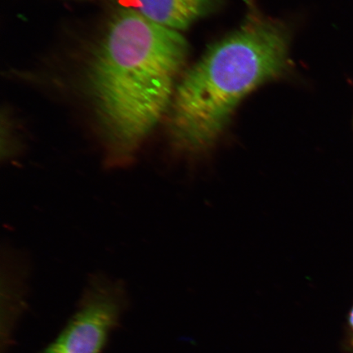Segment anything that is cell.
Instances as JSON below:
<instances>
[{"label": "cell", "instance_id": "3957f363", "mask_svg": "<svg viewBox=\"0 0 353 353\" xmlns=\"http://www.w3.org/2000/svg\"><path fill=\"white\" fill-rule=\"evenodd\" d=\"M126 303L123 282L92 276L76 312L42 353H103Z\"/></svg>", "mask_w": 353, "mask_h": 353}, {"label": "cell", "instance_id": "277c9868", "mask_svg": "<svg viewBox=\"0 0 353 353\" xmlns=\"http://www.w3.org/2000/svg\"><path fill=\"white\" fill-rule=\"evenodd\" d=\"M217 0H136L145 19L171 30H183L208 15Z\"/></svg>", "mask_w": 353, "mask_h": 353}, {"label": "cell", "instance_id": "5b68a950", "mask_svg": "<svg viewBox=\"0 0 353 353\" xmlns=\"http://www.w3.org/2000/svg\"><path fill=\"white\" fill-rule=\"evenodd\" d=\"M348 323H350V328L352 329L353 332V307L350 313V317H348Z\"/></svg>", "mask_w": 353, "mask_h": 353}, {"label": "cell", "instance_id": "6da1fadb", "mask_svg": "<svg viewBox=\"0 0 353 353\" xmlns=\"http://www.w3.org/2000/svg\"><path fill=\"white\" fill-rule=\"evenodd\" d=\"M188 43L132 8L114 13L87 64L85 87L105 166H129L169 112Z\"/></svg>", "mask_w": 353, "mask_h": 353}, {"label": "cell", "instance_id": "7a4b0ae2", "mask_svg": "<svg viewBox=\"0 0 353 353\" xmlns=\"http://www.w3.org/2000/svg\"><path fill=\"white\" fill-rule=\"evenodd\" d=\"M290 33L280 21L250 14L185 72L168 112L172 143L181 151L209 148L243 99L289 69Z\"/></svg>", "mask_w": 353, "mask_h": 353}]
</instances>
